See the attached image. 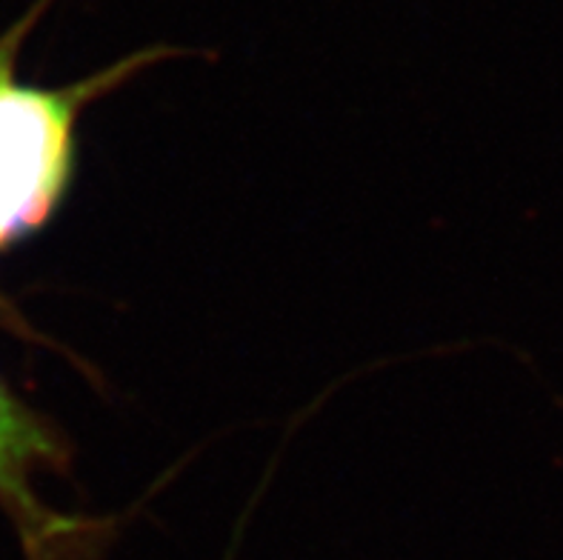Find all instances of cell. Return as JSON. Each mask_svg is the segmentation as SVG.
Returning a JSON list of instances; mask_svg holds the SVG:
<instances>
[{
  "label": "cell",
  "instance_id": "1",
  "mask_svg": "<svg viewBox=\"0 0 563 560\" xmlns=\"http://www.w3.org/2000/svg\"><path fill=\"white\" fill-rule=\"evenodd\" d=\"M37 12L0 41V249L41 229L64 200L80 109L126 80L129 72L157 61L155 52H143L66 89L21 84L14 57Z\"/></svg>",
  "mask_w": 563,
  "mask_h": 560
},
{
  "label": "cell",
  "instance_id": "2",
  "mask_svg": "<svg viewBox=\"0 0 563 560\" xmlns=\"http://www.w3.org/2000/svg\"><path fill=\"white\" fill-rule=\"evenodd\" d=\"M64 461V443L55 429L0 381V501L37 538H43L49 512L37 504L32 477L43 469H57Z\"/></svg>",
  "mask_w": 563,
  "mask_h": 560
}]
</instances>
